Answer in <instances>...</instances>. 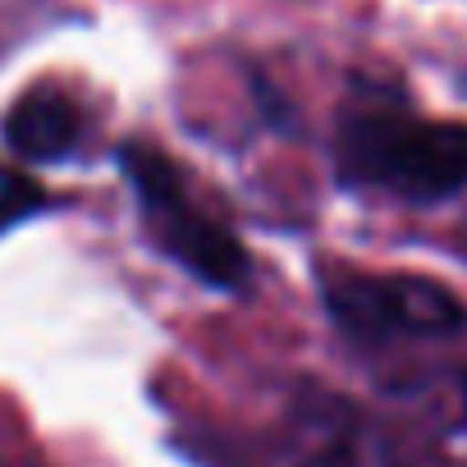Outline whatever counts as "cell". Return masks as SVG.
Listing matches in <instances>:
<instances>
[{"label": "cell", "mask_w": 467, "mask_h": 467, "mask_svg": "<svg viewBox=\"0 0 467 467\" xmlns=\"http://www.w3.org/2000/svg\"><path fill=\"white\" fill-rule=\"evenodd\" d=\"M344 170L412 202H440L467 183V124L412 119L403 110H358L339 138Z\"/></svg>", "instance_id": "1"}, {"label": "cell", "mask_w": 467, "mask_h": 467, "mask_svg": "<svg viewBox=\"0 0 467 467\" xmlns=\"http://www.w3.org/2000/svg\"><path fill=\"white\" fill-rule=\"evenodd\" d=\"M119 165L142 202V224L165 257H174L183 271H192L211 289H244L248 285L253 266H248L244 244L224 224L202 215V206L188 197L179 170L156 147L133 142V147H124Z\"/></svg>", "instance_id": "2"}, {"label": "cell", "mask_w": 467, "mask_h": 467, "mask_svg": "<svg viewBox=\"0 0 467 467\" xmlns=\"http://www.w3.org/2000/svg\"><path fill=\"white\" fill-rule=\"evenodd\" d=\"M335 317L358 335H444L462 321L449 289L431 280H353L330 289Z\"/></svg>", "instance_id": "3"}, {"label": "cell", "mask_w": 467, "mask_h": 467, "mask_svg": "<svg viewBox=\"0 0 467 467\" xmlns=\"http://www.w3.org/2000/svg\"><path fill=\"white\" fill-rule=\"evenodd\" d=\"M78 138H83V115L56 88L24 92L5 115V142L24 161H65L78 147Z\"/></svg>", "instance_id": "4"}, {"label": "cell", "mask_w": 467, "mask_h": 467, "mask_svg": "<svg viewBox=\"0 0 467 467\" xmlns=\"http://www.w3.org/2000/svg\"><path fill=\"white\" fill-rule=\"evenodd\" d=\"M42 202H47V197H42V188H37L33 179H24V174L10 170V165H0V234L15 229L19 220H28Z\"/></svg>", "instance_id": "5"}]
</instances>
